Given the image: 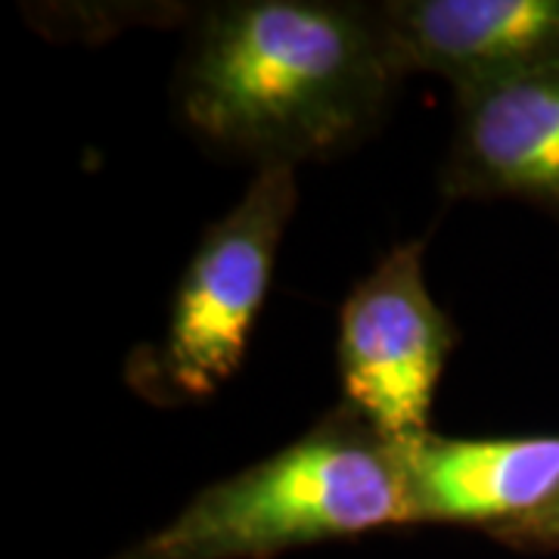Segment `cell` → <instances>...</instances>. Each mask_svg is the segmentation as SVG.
I'll return each mask as SVG.
<instances>
[{"label":"cell","mask_w":559,"mask_h":559,"mask_svg":"<svg viewBox=\"0 0 559 559\" xmlns=\"http://www.w3.org/2000/svg\"><path fill=\"white\" fill-rule=\"evenodd\" d=\"M404 79L380 3L227 0L193 13L175 97L202 143L261 171L355 150Z\"/></svg>","instance_id":"6da1fadb"},{"label":"cell","mask_w":559,"mask_h":559,"mask_svg":"<svg viewBox=\"0 0 559 559\" xmlns=\"http://www.w3.org/2000/svg\"><path fill=\"white\" fill-rule=\"evenodd\" d=\"M404 525L399 444L340 404L286 448L205 485L109 559H274Z\"/></svg>","instance_id":"7a4b0ae2"},{"label":"cell","mask_w":559,"mask_h":559,"mask_svg":"<svg viewBox=\"0 0 559 559\" xmlns=\"http://www.w3.org/2000/svg\"><path fill=\"white\" fill-rule=\"evenodd\" d=\"M296 205V168H261L237 205L202 230L159 342L128 360L138 395L156 404L200 401L240 370Z\"/></svg>","instance_id":"3957f363"},{"label":"cell","mask_w":559,"mask_h":559,"mask_svg":"<svg viewBox=\"0 0 559 559\" xmlns=\"http://www.w3.org/2000/svg\"><path fill=\"white\" fill-rule=\"evenodd\" d=\"M426 242L392 246L340 308L336 367L355 414L389 441L429 432V414L457 326L426 286Z\"/></svg>","instance_id":"277c9868"},{"label":"cell","mask_w":559,"mask_h":559,"mask_svg":"<svg viewBox=\"0 0 559 559\" xmlns=\"http://www.w3.org/2000/svg\"><path fill=\"white\" fill-rule=\"evenodd\" d=\"M399 463L407 525H473L495 535L559 498V436L451 439L429 429L401 441Z\"/></svg>","instance_id":"5b68a950"},{"label":"cell","mask_w":559,"mask_h":559,"mask_svg":"<svg viewBox=\"0 0 559 559\" xmlns=\"http://www.w3.org/2000/svg\"><path fill=\"white\" fill-rule=\"evenodd\" d=\"M448 200H513L559 221V69L454 94Z\"/></svg>","instance_id":"8992f818"},{"label":"cell","mask_w":559,"mask_h":559,"mask_svg":"<svg viewBox=\"0 0 559 559\" xmlns=\"http://www.w3.org/2000/svg\"><path fill=\"white\" fill-rule=\"evenodd\" d=\"M404 75L454 94L559 69V0H380Z\"/></svg>","instance_id":"52a82bcc"},{"label":"cell","mask_w":559,"mask_h":559,"mask_svg":"<svg viewBox=\"0 0 559 559\" xmlns=\"http://www.w3.org/2000/svg\"><path fill=\"white\" fill-rule=\"evenodd\" d=\"M488 538L500 540L503 547L522 550V554H554L559 550V498L535 516L516 522L510 528H500Z\"/></svg>","instance_id":"ba28073f"}]
</instances>
